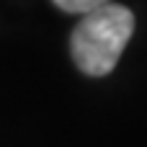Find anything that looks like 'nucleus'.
Masks as SVG:
<instances>
[{
    "label": "nucleus",
    "mask_w": 147,
    "mask_h": 147,
    "mask_svg": "<svg viewBox=\"0 0 147 147\" xmlns=\"http://www.w3.org/2000/svg\"><path fill=\"white\" fill-rule=\"evenodd\" d=\"M132 31L134 16L124 5L106 3L96 10L83 13L70 41L75 65L90 78L109 75L116 67L127 41L132 39Z\"/></svg>",
    "instance_id": "1"
},
{
    "label": "nucleus",
    "mask_w": 147,
    "mask_h": 147,
    "mask_svg": "<svg viewBox=\"0 0 147 147\" xmlns=\"http://www.w3.org/2000/svg\"><path fill=\"white\" fill-rule=\"evenodd\" d=\"M62 10H67V13H88V10H96V8H101V5H106V3H111V0H54Z\"/></svg>",
    "instance_id": "2"
}]
</instances>
